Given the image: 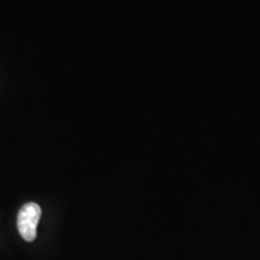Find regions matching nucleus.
Masks as SVG:
<instances>
[{"mask_svg": "<svg viewBox=\"0 0 260 260\" xmlns=\"http://www.w3.org/2000/svg\"><path fill=\"white\" fill-rule=\"evenodd\" d=\"M41 218V207L37 203L22 206L17 216V228L24 241L31 242L37 237V228Z\"/></svg>", "mask_w": 260, "mask_h": 260, "instance_id": "f257e3e1", "label": "nucleus"}]
</instances>
